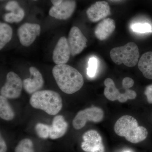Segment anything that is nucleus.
<instances>
[{
	"label": "nucleus",
	"instance_id": "f3484780",
	"mask_svg": "<svg viewBox=\"0 0 152 152\" xmlns=\"http://www.w3.org/2000/svg\"><path fill=\"white\" fill-rule=\"evenodd\" d=\"M5 9L7 10L11 11V12L5 14L4 16V20L7 23H18L24 17V11L15 1L8 3Z\"/></svg>",
	"mask_w": 152,
	"mask_h": 152
},
{
	"label": "nucleus",
	"instance_id": "b1692460",
	"mask_svg": "<svg viewBox=\"0 0 152 152\" xmlns=\"http://www.w3.org/2000/svg\"><path fill=\"white\" fill-rule=\"evenodd\" d=\"M88 66L87 69V74L90 77H94L96 74L98 68V60L95 57H92L89 60Z\"/></svg>",
	"mask_w": 152,
	"mask_h": 152
},
{
	"label": "nucleus",
	"instance_id": "39448f33",
	"mask_svg": "<svg viewBox=\"0 0 152 152\" xmlns=\"http://www.w3.org/2000/svg\"><path fill=\"white\" fill-rule=\"evenodd\" d=\"M104 118L102 109L92 107L80 111L72 121L73 126L76 130H80L86 126L88 122L95 123L101 122Z\"/></svg>",
	"mask_w": 152,
	"mask_h": 152
},
{
	"label": "nucleus",
	"instance_id": "f8f14e48",
	"mask_svg": "<svg viewBox=\"0 0 152 152\" xmlns=\"http://www.w3.org/2000/svg\"><path fill=\"white\" fill-rule=\"evenodd\" d=\"M87 16L91 21L97 22L104 20L111 14L108 3L105 1H99L93 4L88 9Z\"/></svg>",
	"mask_w": 152,
	"mask_h": 152
},
{
	"label": "nucleus",
	"instance_id": "9d476101",
	"mask_svg": "<svg viewBox=\"0 0 152 152\" xmlns=\"http://www.w3.org/2000/svg\"><path fill=\"white\" fill-rule=\"evenodd\" d=\"M88 40L77 27L72 28L68 36V42L71 54L75 56L80 53L87 46Z\"/></svg>",
	"mask_w": 152,
	"mask_h": 152
},
{
	"label": "nucleus",
	"instance_id": "c756f323",
	"mask_svg": "<svg viewBox=\"0 0 152 152\" xmlns=\"http://www.w3.org/2000/svg\"><path fill=\"white\" fill-rule=\"evenodd\" d=\"M34 1H37V0H34Z\"/></svg>",
	"mask_w": 152,
	"mask_h": 152
},
{
	"label": "nucleus",
	"instance_id": "aec40b11",
	"mask_svg": "<svg viewBox=\"0 0 152 152\" xmlns=\"http://www.w3.org/2000/svg\"><path fill=\"white\" fill-rule=\"evenodd\" d=\"M12 36V29L10 26L5 23L0 24V49L10 41Z\"/></svg>",
	"mask_w": 152,
	"mask_h": 152
},
{
	"label": "nucleus",
	"instance_id": "2eb2a0df",
	"mask_svg": "<svg viewBox=\"0 0 152 152\" xmlns=\"http://www.w3.org/2000/svg\"><path fill=\"white\" fill-rule=\"evenodd\" d=\"M68 125L61 115H57L54 118L51 126H50L49 139L55 140L62 137L67 130Z\"/></svg>",
	"mask_w": 152,
	"mask_h": 152
},
{
	"label": "nucleus",
	"instance_id": "f03ea898",
	"mask_svg": "<svg viewBox=\"0 0 152 152\" xmlns=\"http://www.w3.org/2000/svg\"><path fill=\"white\" fill-rule=\"evenodd\" d=\"M114 129L116 134L124 137L132 143L142 142L148 135L147 129L139 126L137 120L129 115L123 116L117 120L114 125Z\"/></svg>",
	"mask_w": 152,
	"mask_h": 152
},
{
	"label": "nucleus",
	"instance_id": "6e6552de",
	"mask_svg": "<svg viewBox=\"0 0 152 152\" xmlns=\"http://www.w3.org/2000/svg\"><path fill=\"white\" fill-rule=\"evenodd\" d=\"M80 147L84 152H105L102 136L97 131L90 130L82 137Z\"/></svg>",
	"mask_w": 152,
	"mask_h": 152
},
{
	"label": "nucleus",
	"instance_id": "20e7f679",
	"mask_svg": "<svg viewBox=\"0 0 152 152\" xmlns=\"http://www.w3.org/2000/svg\"><path fill=\"white\" fill-rule=\"evenodd\" d=\"M110 56L112 61L116 64H124L126 66L132 67L138 63L140 53L137 45L130 42L123 46L112 49Z\"/></svg>",
	"mask_w": 152,
	"mask_h": 152
},
{
	"label": "nucleus",
	"instance_id": "4468645a",
	"mask_svg": "<svg viewBox=\"0 0 152 152\" xmlns=\"http://www.w3.org/2000/svg\"><path fill=\"white\" fill-rule=\"evenodd\" d=\"M29 72L33 78L24 80L23 87L28 94H33L42 88L44 81L42 74L37 68L31 67Z\"/></svg>",
	"mask_w": 152,
	"mask_h": 152
},
{
	"label": "nucleus",
	"instance_id": "ddd939ff",
	"mask_svg": "<svg viewBox=\"0 0 152 152\" xmlns=\"http://www.w3.org/2000/svg\"><path fill=\"white\" fill-rule=\"evenodd\" d=\"M70 55L68 40L65 37H62L58 41L53 52V61L56 65L64 64L69 60Z\"/></svg>",
	"mask_w": 152,
	"mask_h": 152
},
{
	"label": "nucleus",
	"instance_id": "5701e85b",
	"mask_svg": "<svg viewBox=\"0 0 152 152\" xmlns=\"http://www.w3.org/2000/svg\"><path fill=\"white\" fill-rule=\"evenodd\" d=\"M131 29L134 32L140 34L152 32L151 25L147 23H136L131 26Z\"/></svg>",
	"mask_w": 152,
	"mask_h": 152
},
{
	"label": "nucleus",
	"instance_id": "423d86ee",
	"mask_svg": "<svg viewBox=\"0 0 152 152\" xmlns=\"http://www.w3.org/2000/svg\"><path fill=\"white\" fill-rule=\"evenodd\" d=\"M23 82L17 74L10 72L7 76V81L1 89V95L7 99H16L21 94Z\"/></svg>",
	"mask_w": 152,
	"mask_h": 152
},
{
	"label": "nucleus",
	"instance_id": "4be33fe9",
	"mask_svg": "<svg viewBox=\"0 0 152 152\" xmlns=\"http://www.w3.org/2000/svg\"><path fill=\"white\" fill-rule=\"evenodd\" d=\"M36 134L39 138L43 140L49 139L50 126L45 124L38 123L35 127Z\"/></svg>",
	"mask_w": 152,
	"mask_h": 152
},
{
	"label": "nucleus",
	"instance_id": "a211bd4d",
	"mask_svg": "<svg viewBox=\"0 0 152 152\" xmlns=\"http://www.w3.org/2000/svg\"><path fill=\"white\" fill-rule=\"evenodd\" d=\"M138 66L146 78L152 80V52H146L142 55Z\"/></svg>",
	"mask_w": 152,
	"mask_h": 152
},
{
	"label": "nucleus",
	"instance_id": "412c9836",
	"mask_svg": "<svg viewBox=\"0 0 152 152\" xmlns=\"http://www.w3.org/2000/svg\"><path fill=\"white\" fill-rule=\"evenodd\" d=\"M14 152H37L35 145L31 139L24 138L19 141L15 147Z\"/></svg>",
	"mask_w": 152,
	"mask_h": 152
},
{
	"label": "nucleus",
	"instance_id": "7ed1b4c3",
	"mask_svg": "<svg viewBox=\"0 0 152 152\" xmlns=\"http://www.w3.org/2000/svg\"><path fill=\"white\" fill-rule=\"evenodd\" d=\"M34 108L42 110L51 115H55L62 108V99L59 94L51 90L39 91L34 93L30 99Z\"/></svg>",
	"mask_w": 152,
	"mask_h": 152
},
{
	"label": "nucleus",
	"instance_id": "c85d7f7f",
	"mask_svg": "<svg viewBox=\"0 0 152 152\" xmlns=\"http://www.w3.org/2000/svg\"><path fill=\"white\" fill-rule=\"evenodd\" d=\"M124 152H131L130 151H125Z\"/></svg>",
	"mask_w": 152,
	"mask_h": 152
},
{
	"label": "nucleus",
	"instance_id": "9b49d317",
	"mask_svg": "<svg viewBox=\"0 0 152 152\" xmlns=\"http://www.w3.org/2000/svg\"><path fill=\"white\" fill-rule=\"evenodd\" d=\"M76 7V2L74 0H64L59 4L53 6L50 9L49 15L58 20H67L73 14Z\"/></svg>",
	"mask_w": 152,
	"mask_h": 152
},
{
	"label": "nucleus",
	"instance_id": "0eeeda50",
	"mask_svg": "<svg viewBox=\"0 0 152 152\" xmlns=\"http://www.w3.org/2000/svg\"><path fill=\"white\" fill-rule=\"evenodd\" d=\"M105 86L104 95L107 99L111 101L118 100L120 103H125L128 100L135 99L137 94L135 91L130 89L125 90V93H121L117 88L114 81L108 78L104 81Z\"/></svg>",
	"mask_w": 152,
	"mask_h": 152
},
{
	"label": "nucleus",
	"instance_id": "1a4fd4ad",
	"mask_svg": "<svg viewBox=\"0 0 152 152\" xmlns=\"http://www.w3.org/2000/svg\"><path fill=\"white\" fill-rule=\"evenodd\" d=\"M40 32L39 25L25 23L18 30V35L20 42L23 46H30L34 42L37 37L39 36Z\"/></svg>",
	"mask_w": 152,
	"mask_h": 152
},
{
	"label": "nucleus",
	"instance_id": "a878e982",
	"mask_svg": "<svg viewBox=\"0 0 152 152\" xmlns=\"http://www.w3.org/2000/svg\"><path fill=\"white\" fill-rule=\"evenodd\" d=\"M144 94L147 97V101L149 104H152V84L149 85L146 88Z\"/></svg>",
	"mask_w": 152,
	"mask_h": 152
},
{
	"label": "nucleus",
	"instance_id": "393cba45",
	"mask_svg": "<svg viewBox=\"0 0 152 152\" xmlns=\"http://www.w3.org/2000/svg\"><path fill=\"white\" fill-rule=\"evenodd\" d=\"M134 80L131 78L126 77L123 79L122 81V86L123 88L125 90L129 89L130 88L133 87L134 85Z\"/></svg>",
	"mask_w": 152,
	"mask_h": 152
},
{
	"label": "nucleus",
	"instance_id": "dca6fc26",
	"mask_svg": "<svg viewBox=\"0 0 152 152\" xmlns=\"http://www.w3.org/2000/svg\"><path fill=\"white\" fill-rule=\"evenodd\" d=\"M115 29V24L113 19L108 18L99 23L95 29V35L98 39L103 41L109 38Z\"/></svg>",
	"mask_w": 152,
	"mask_h": 152
},
{
	"label": "nucleus",
	"instance_id": "6ab92c4d",
	"mask_svg": "<svg viewBox=\"0 0 152 152\" xmlns=\"http://www.w3.org/2000/svg\"><path fill=\"white\" fill-rule=\"evenodd\" d=\"M15 112L9 103L8 99L0 96V117L5 121H10L13 119Z\"/></svg>",
	"mask_w": 152,
	"mask_h": 152
},
{
	"label": "nucleus",
	"instance_id": "f257e3e1",
	"mask_svg": "<svg viewBox=\"0 0 152 152\" xmlns=\"http://www.w3.org/2000/svg\"><path fill=\"white\" fill-rule=\"evenodd\" d=\"M57 85L62 91L72 94L80 89L84 84L81 74L75 68L68 65H56L52 71Z\"/></svg>",
	"mask_w": 152,
	"mask_h": 152
},
{
	"label": "nucleus",
	"instance_id": "cd10ccee",
	"mask_svg": "<svg viewBox=\"0 0 152 152\" xmlns=\"http://www.w3.org/2000/svg\"><path fill=\"white\" fill-rule=\"evenodd\" d=\"M51 1L54 6H56L61 4L63 1V0H51Z\"/></svg>",
	"mask_w": 152,
	"mask_h": 152
},
{
	"label": "nucleus",
	"instance_id": "bb28decb",
	"mask_svg": "<svg viewBox=\"0 0 152 152\" xmlns=\"http://www.w3.org/2000/svg\"><path fill=\"white\" fill-rule=\"evenodd\" d=\"M8 147L1 134L0 135V152H7Z\"/></svg>",
	"mask_w": 152,
	"mask_h": 152
}]
</instances>
